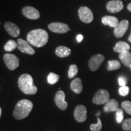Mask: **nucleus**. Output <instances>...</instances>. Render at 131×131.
Instances as JSON below:
<instances>
[{"instance_id":"13","label":"nucleus","mask_w":131,"mask_h":131,"mask_svg":"<svg viewBox=\"0 0 131 131\" xmlns=\"http://www.w3.org/2000/svg\"><path fill=\"white\" fill-rule=\"evenodd\" d=\"M55 103L59 109L64 111L68 107V104L65 101V94L63 91H58L55 96Z\"/></svg>"},{"instance_id":"4","label":"nucleus","mask_w":131,"mask_h":131,"mask_svg":"<svg viewBox=\"0 0 131 131\" xmlns=\"http://www.w3.org/2000/svg\"><path fill=\"white\" fill-rule=\"evenodd\" d=\"M78 16L82 22L88 24L92 22L94 19V15L89 7L82 6L78 9Z\"/></svg>"},{"instance_id":"33","label":"nucleus","mask_w":131,"mask_h":131,"mask_svg":"<svg viewBox=\"0 0 131 131\" xmlns=\"http://www.w3.org/2000/svg\"><path fill=\"white\" fill-rule=\"evenodd\" d=\"M127 10L131 12V3H130V4H129L128 5H127Z\"/></svg>"},{"instance_id":"23","label":"nucleus","mask_w":131,"mask_h":131,"mask_svg":"<svg viewBox=\"0 0 131 131\" xmlns=\"http://www.w3.org/2000/svg\"><path fill=\"white\" fill-rule=\"evenodd\" d=\"M121 67V64L117 60H111L107 63V70L109 71L119 69Z\"/></svg>"},{"instance_id":"2","label":"nucleus","mask_w":131,"mask_h":131,"mask_svg":"<svg viewBox=\"0 0 131 131\" xmlns=\"http://www.w3.org/2000/svg\"><path fill=\"white\" fill-rule=\"evenodd\" d=\"M19 88L24 94L34 95L37 92V87L34 84L32 77L28 73H24L19 77L18 80Z\"/></svg>"},{"instance_id":"10","label":"nucleus","mask_w":131,"mask_h":131,"mask_svg":"<svg viewBox=\"0 0 131 131\" xmlns=\"http://www.w3.org/2000/svg\"><path fill=\"white\" fill-rule=\"evenodd\" d=\"M48 28L50 31L57 34H65L70 30L68 24L62 23H52L49 24Z\"/></svg>"},{"instance_id":"29","label":"nucleus","mask_w":131,"mask_h":131,"mask_svg":"<svg viewBox=\"0 0 131 131\" xmlns=\"http://www.w3.org/2000/svg\"><path fill=\"white\" fill-rule=\"evenodd\" d=\"M122 128L124 130H131V118L124 119L122 124Z\"/></svg>"},{"instance_id":"15","label":"nucleus","mask_w":131,"mask_h":131,"mask_svg":"<svg viewBox=\"0 0 131 131\" xmlns=\"http://www.w3.org/2000/svg\"><path fill=\"white\" fill-rule=\"evenodd\" d=\"M4 26L8 34L13 37H18L20 34V29L18 26L13 23L7 21V22L5 23Z\"/></svg>"},{"instance_id":"8","label":"nucleus","mask_w":131,"mask_h":131,"mask_svg":"<svg viewBox=\"0 0 131 131\" xmlns=\"http://www.w3.org/2000/svg\"><path fill=\"white\" fill-rule=\"evenodd\" d=\"M104 55L101 54H96L90 58L88 65L92 71H96L98 69L101 64L104 60Z\"/></svg>"},{"instance_id":"24","label":"nucleus","mask_w":131,"mask_h":131,"mask_svg":"<svg viewBox=\"0 0 131 131\" xmlns=\"http://www.w3.org/2000/svg\"><path fill=\"white\" fill-rule=\"evenodd\" d=\"M47 82L50 84H55L60 80V76L54 73L53 72H50L47 76Z\"/></svg>"},{"instance_id":"31","label":"nucleus","mask_w":131,"mask_h":131,"mask_svg":"<svg viewBox=\"0 0 131 131\" xmlns=\"http://www.w3.org/2000/svg\"><path fill=\"white\" fill-rule=\"evenodd\" d=\"M118 84L121 87L126 86L127 79L124 77H119L118 78Z\"/></svg>"},{"instance_id":"35","label":"nucleus","mask_w":131,"mask_h":131,"mask_svg":"<svg viewBox=\"0 0 131 131\" xmlns=\"http://www.w3.org/2000/svg\"><path fill=\"white\" fill-rule=\"evenodd\" d=\"M100 114H101L100 111H98V113L96 114V115L97 116V117H99V115H100Z\"/></svg>"},{"instance_id":"25","label":"nucleus","mask_w":131,"mask_h":131,"mask_svg":"<svg viewBox=\"0 0 131 131\" xmlns=\"http://www.w3.org/2000/svg\"><path fill=\"white\" fill-rule=\"evenodd\" d=\"M78 72V68L77 66L75 64H72L70 66L68 70V77L69 78H73L75 77Z\"/></svg>"},{"instance_id":"19","label":"nucleus","mask_w":131,"mask_h":131,"mask_svg":"<svg viewBox=\"0 0 131 131\" xmlns=\"http://www.w3.org/2000/svg\"><path fill=\"white\" fill-rule=\"evenodd\" d=\"M119 58L124 66L130 68L131 65V53L129 50L119 53Z\"/></svg>"},{"instance_id":"36","label":"nucleus","mask_w":131,"mask_h":131,"mask_svg":"<svg viewBox=\"0 0 131 131\" xmlns=\"http://www.w3.org/2000/svg\"><path fill=\"white\" fill-rule=\"evenodd\" d=\"M2 116V109L1 108H0V117Z\"/></svg>"},{"instance_id":"27","label":"nucleus","mask_w":131,"mask_h":131,"mask_svg":"<svg viewBox=\"0 0 131 131\" xmlns=\"http://www.w3.org/2000/svg\"><path fill=\"white\" fill-rule=\"evenodd\" d=\"M122 107L125 112H126L129 115H131V101H123L122 103Z\"/></svg>"},{"instance_id":"5","label":"nucleus","mask_w":131,"mask_h":131,"mask_svg":"<svg viewBox=\"0 0 131 131\" xmlns=\"http://www.w3.org/2000/svg\"><path fill=\"white\" fill-rule=\"evenodd\" d=\"M110 100V95L105 89H100L96 92L93 98L92 102L95 104H106Z\"/></svg>"},{"instance_id":"1","label":"nucleus","mask_w":131,"mask_h":131,"mask_svg":"<svg viewBox=\"0 0 131 131\" xmlns=\"http://www.w3.org/2000/svg\"><path fill=\"white\" fill-rule=\"evenodd\" d=\"M49 35L45 30L37 29L31 30L27 35V40L31 45L37 47H41L47 44Z\"/></svg>"},{"instance_id":"6","label":"nucleus","mask_w":131,"mask_h":131,"mask_svg":"<svg viewBox=\"0 0 131 131\" xmlns=\"http://www.w3.org/2000/svg\"><path fill=\"white\" fill-rule=\"evenodd\" d=\"M3 58L6 66L10 70H15L19 66V59L14 54L6 53L3 57Z\"/></svg>"},{"instance_id":"11","label":"nucleus","mask_w":131,"mask_h":131,"mask_svg":"<svg viewBox=\"0 0 131 131\" xmlns=\"http://www.w3.org/2000/svg\"><path fill=\"white\" fill-rule=\"evenodd\" d=\"M124 7V4L121 0H112L109 1L106 4V9L110 13H117L122 11Z\"/></svg>"},{"instance_id":"20","label":"nucleus","mask_w":131,"mask_h":131,"mask_svg":"<svg viewBox=\"0 0 131 131\" xmlns=\"http://www.w3.org/2000/svg\"><path fill=\"white\" fill-rule=\"evenodd\" d=\"M55 53L60 58H65L69 57L71 54V50L68 47L66 46H58L55 50Z\"/></svg>"},{"instance_id":"12","label":"nucleus","mask_w":131,"mask_h":131,"mask_svg":"<svg viewBox=\"0 0 131 131\" xmlns=\"http://www.w3.org/2000/svg\"><path fill=\"white\" fill-rule=\"evenodd\" d=\"M23 15L30 19H38L40 18V14L35 8L31 6H26L22 9Z\"/></svg>"},{"instance_id":"9","label":"nucleus","mask_w":131,"mask_h":131,"mask_svg":"<svg viewBox=\"0 0 131 131\" xmlns=\"http://www.w3.org/2000/svg\"><path fill=\"white\" fill-rule=\"evenodd\" d=\"M17 49L23 53L29 55H32L35 53V50L32 48L28 41L20 38L17 40Z\"/></svg>"},{"instance_id":"22","label":"nucleus","mask_w":131,"mask_h":131,"mask_svg":"<svg viewBox=\"0 0 131 131\" xmlns=\"http://www.w3.org/2000/svg\"><path fill=\"white\" fill-rule=\"evenodd\" d=\"M17 47V42L14 40H10L5 44L4 49L6 52H12Z\"/></svg>"},{"instance_id":"17","label":"nucleus","mask_w":131,"mask_h":131,"mask_svg":"<svg viewBox=\"0 0 131 131\" xmlns=\"http://www.w3.org/2000/svg\"><path fill=\"white\" fill-rule=\"evenodd\" d=\"M101 22L104 26H108L111 27H114L119 23L117 18L112 16H104L101 19Z\"/></svg>"},{"instance_id":"30","label":"nucleus","mask_w":131,"mask_h":131,"mask_svg":"<svg viewBox=\"0 0 131 131\" xmlns=\"http://www.w3.org/2000/svg\"><path fill=\"white\" fill-rule=\"evenodd\" d=\"M118 92H119V94L121 96H127L129 93V88L127 86L120 87V88H119Z\"/></svg>"},{"instance_id":"18","label":"nucleus","mask_w":131,"mask_h":131,"mask_svg":"<svg viewBox=\"0 0 131 131\" xmlns=\"http://www.w3.org/2000/svg\"><path fill=\"white\" fill-rule=\"evenodd\" d=\"M70 88L75 94H79L83 91V83L80 78H76L70 83Z\"/></svg>"},{"instance_id":"7","label":"nucleus","mask_w":131,"mask_h":131,"mask_svg":"<svg viewBox=\"0 0 131 131\" xmlns=\"http://www.w3.org/2000/svg\"><path fill=\"white\" fill-rule=\"evenodd\" d=\"M129 21L126 19H124L119 23L115 27H114V34L115 37L119 38L123 37V35L127 32L129 27Z\"/></svg>"},{"instance_id":"28","label":"nucleus","mask_w":131,"mask_h":131,"mask_svg":"<svg viewBox=\"0 0 131 131\" xmlns=\"http://www.w3.org/2000/svg\"><path fill=\"white\" fill-rule=\"evenodd\" d=\"M124 114L123 111L122 109H119L116 111V121L118 123H121L123 122Z\"/></svg>"},{"instance_id":"34","label":"nucleus","mask_w":131,"mask_h":131,"mask_svg":"<svg viewBox=\"0 0 131 131\" xmlns=\"http://www.w3.org/2000/svg\"><path fill=\"white\" fill-rule=\"evenodd\" d=\"M128 40H129V42H131V33H130V35H129V38H128Z\"/></svg>"},{"instance_id":"32","label":"nucleus","mask_w":131,"mask_h":131,"mask_svg":"<svg viewBox=\"0 0 131 131\" xmlns=\"http://www.w3.org/2000/svg\"><path fill=\"white\" fill-rule=\"evenodd\" d=\"M83 36L81 35V34H79V35H77V41L78 42H80L82 40H83Z\"/></svg>"},{"instance_id":"21","label":"nucleus","mask_w":131,"mask_h":131,"mask_svg":"<svg viewBox=\"0 0 131 131\" xmlns=\"http://www.w3.org/2000/svg\"><path fill=\"white\" fill-rule=\"evenodd\" d=\"M130 49V46L129 44L124 41H119L116 43L115 46L114 47V50L115 52L121 53L124 51L129 50Z\"/></svg>"},{"instance_id":"37","label":"nucleus","mask_w":131,"mask_h":131,"mask_svg":"<svg viewBox=\"0 0 131 131\" xmlns=\"http://www.w3.org/2000/svg\"><path fill=\"white\" fill-rule=\"evenodd\" d=\"M130 68L131 69V65H130Z\"/></svg>"},{"instance_id":"26","label":"nucleus","mask_w":131,"mask_h":131,"mask_svg":"<svg viewBox=\"0 0 131 131\" xmlns=\"http://www.w3.org/2000/svg\"><path fill=\"white\" fill-rule=\"evenodd\" d=\"M98 122L96 124H92L90 125V129L92 131H100L102 129V123L99 117H97Z\"/></svg>"},{"instance_id":"3","label":"nucleus","mask_w":131,"mask_h":131,"mask_svg":"<svg viewBox=\"0 0 131 131\" xmlns=\"http://www.w3.org/2000/svg\"><path fill=\"white\" fill-rule=\"evenodd\" d=\"M33 108V103L29 100H21L16 104L13 115L17 119L25 118L30 114Z\"/></svg>"},{"instance_id":"14","label":"nucleus","mask_w":131,"mask_h":131,"mask_svg":"<svg viewBox=\"0 0 131 131\" xmlns=\"http://www.w3.org/2000/svg\"><path fill=\"white\" fill-rule=\"evenodd\" d=\"M74 117L77 122H84L87 118V109L83 105H78L74 111Z\"/></svg>"},{"instance_id":"16","label":"nucleus","mask_w":131,"mask_h":131,"mask_svg":"<svg viewBox=\"0 0 131 131\" xmlns=\"http://www.w3.org/2000/svg\"><path fill=\"white\" fill-rule=\"evenodd\" d=\"M119 104L118 101L115 99H110L103 108V110L105 112H116L119 109Z\"/></svg>"}]
</instances>
